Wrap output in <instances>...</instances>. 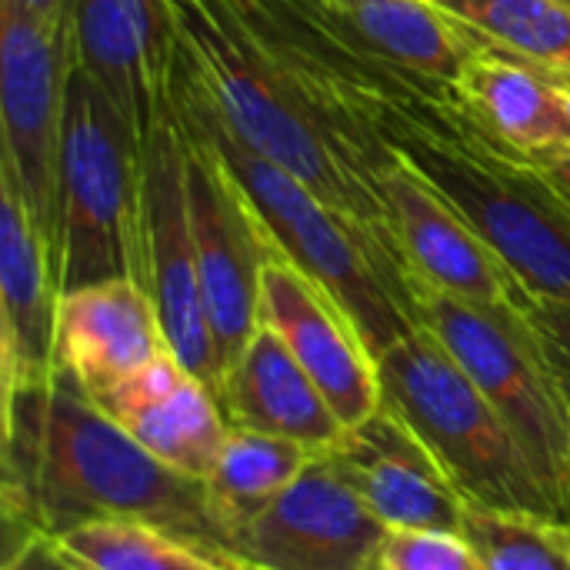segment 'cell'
Returning <instances> with one entry per match:
<instances>
[{"instance_id": "obj_1", "label": "cell", "mask_w": 570, "mask_h": 570, "mask_svg": "<svg viewBox=\"0 0 570 570\" xmlns=\"http://www.w3.org/2000/svg\"><path fill=\"white\" fill-rule=\"evenodd\" d=\"M240 3L291 67L331 150L344 127L381 140L474 227L528 297L570 304V200L481 134L448 83L371 53L311 0Z\"/></svg>"}, {"instance_id": "obj_2", "label": "cell", "mask_w": 570, "mask_h": 570, "mask_svg": "<svg viewBox=\"0 0 570 570\" xmlns=\"http://www.w3.org/2000/svg\"><path fill=\"white\" fill-rule=\"evenodd\" d=\"M3 521L60 538L87 521H144L237 561L207 488L144 451L63 367L3 391Z\"/></svg>"}, {"instance_id": "obj_3", "label": "cell", "mask_w": 570, "mask_h": 570, "mask_svg": "<svg viewBox=\"0 0 570 570\" xmlns=\"http://www.w3.org/2000/svg\"><path fill=\"white\" fill-rule=\"evenodd\" d=\"M164 3L180 60L190 67L227 127L257 154L301 177L331 207L347 214L377 250L411 277L381 207L341 167L311 100L250 10L240 0Z\"/></svg>"}, {"instance_id": "obj_4", "label": "cell", "mask_w": 570, "mask_h": 570, "mask_svg": "<svg viewBox=\"0 0 570 570\" xmlns=\"http://www.w3.org/2000/svg\"><path fill=\"white\" fill-rule=\"evenodd\" d=\"M170 100L180 120L217 150L271 244L334 297L361 331L374 361L421 327L411 277L391 264L347 214L331 207L301 177L244 144L217 114L180 53L174 63Z\"/></svg>"}, {"instance_id": "obj_5", "label": "cell", "mask_w": 570, "mask_h": 570, "mask_svg": "<svg viewBox=\"0 0 570 570\" xmlns=\"http://www.w3.org/2000/svg\"><path fill=\"white\" fill-rule=\"evenodd\" d=\"M377 377L381 404L431 451L468 508L568 521L511 428L431 331L417 327L381 354Z\"/></svg>"}, {"instance_id": "obj_6", "label": "cell", "mask_w": 570, "mask_h": 570, "mask_svg": "<svg viewBox=\"0 0 570 570\" xmlns=\"http://www.w3.org/2000/svg\"><path fill=\"white\" fill-rule=\"evenodd\" d=\"M140 210L144 137L73 63L50 240L60 294L140 274Z\"/></svg>"}, {"instance_id": "obj_7", "label": "cell", "mask_w": 570, "mask_h": 570, "mask_svg": "<svg viewBox=\"0 0 570 570\" xmlns=\"http://www.w3.org/2000/svg\"><path fill=\"white\" fill-rule=\"evenodd\" d=\"M414 314L458 361L534 461L570 521V404L524 317H504L414 281Z\"/></svg>"}, {"instance_id": "obj_8", "label": "cell", "mask_w": 570, "mask_h": 570, "mask_svg": "<svg viewBox=\"0 0 570 570\" xmlns=\"http://www.w3.org/2000/svg\"><path fill=\"white\" fill-rule=\"evenodd\" d=\"M73 63L77 50L70 20L43 23L10 0H0V170L13 177L47 240H53Z\"/></svg>"}, {"instance_id": "obj_9", "label": "cell", "mask_w": 570, "mask_h": 570, "mask_svg": "<svg viewBox=\"0 0 570 570\" xmlns=\"http://www.w3.org/2000/svg\"><path fill=\"white\" fill-rule=\"evenodd\" d=\"M137 281L154 301V311L167 337V351L217 394L220 364L207 327L187 204V134L174 110V100L144 137V210Z\"/></svg>"}, {"instance_id": "obj_10", "label": "cell", "mask_w": 570, "mask_h": 570, "mask_svg": "<svg viewBox=\"0 0 570 570\" xmlns=\"http://www.w3.org/2000/svg\"><path fill=\"white\" fill-rule=\"evenodd\" d=\"M184 134H187V204H190V230L197 250V274H200L207 327L214 337L220 381H224V371L247 351V344L261 331L264 234L244 190L237 187L217 150L187 124Z\"/></svg>"}, {"instance_id": "obj_11", "label": "cell", "mask_w": 570, "mask_h": 570, "mask_svg": "<svg viewBox=\"0 0 570 570\" xmlns=\"http://www.w3.org/2000/svg\"><path fill=\"white\" fill-rule=\"evenodd\" d=\"M384 534V521L317 454L237 531L234 551L257 570H374Z\"/></svg>"}, {"instance_id": "obj_12", "label": "cell", "mask_w": 570, "mask_h": 570, "mask_svg": "<svg viewBox=\"0 0 570 570\" xmlns=\"http://www.w3.org/2000/svg\"><path fill=\"white\" fill-rule=\"evenodd\" d=\"M261 327L284 341L294 361L331 401L344 428L367 421L381 407L377 361L361 331L331 294H324L271 244L267 234L261 271Z\"/></svg>"}, {"instance_id": "obj_13", "label": "cell", "mask_w": 570, "mask_h": 570, "mask_svg": "<svg viewBox=\"0 0 570 570\" xmlns=\"http://www.w3.org/2000/svg\"><path fill=\"white\" fill-rule=\"evenodd\" d=\"M387 531H461L464 501L431 451L384 404L321 454Z\"/></svg>"}, {"instance_id": "obj_14", "label": "cell", "mask_w": 570, "mask_h": 570, "mask_svg": "<svg viewBox=\"0 0 570 570\" xmlns=\"http://www.w3.org/2000/svg\"><path fill=\"white\" fill-rule=\"evenodd\" d=\"M77 63L140 137L170 107L177 37L164 0H70Z\"/></svg>"}, {"instance_id": "obj_15", "label": "cell", "mask_w": 570, "mask_h": 570, "mask_svg": "<svg viewBox=\"0 0 570 570\" xmlns=\"http://www.w3.org/2000/svg\"><path fill=\"white\" fill-rule=\"evenodd\" d=\"M60 284L53 250L13 177L0 170V381L3 391L47 384L57 371Z\"/></svg>"}, {"instance_id": "obj_16", "label": "cell", "mask_w": 570, "mask_h": 570, "mask_svg": "<svg viewBox=\"0 0 570 570\" xmlns=\"http://www.w3.org/2000/svg\"><path fill=\"white\" fill-rule=\"evenodd\" d=\"M164 354L160 317L137 277H114L60 294L57 367L94 401H104Z\"/></svg>"}, {"instance_id": "obj_17", "label": "cell", "mask_w": 570, "mask_h": 570, "mask_svg": "<svg viewBox=\"0 0 570 570\" xmlns=\"http://www.w3.org/2000/svg\"><path fill=\"white\" fill-rule=\"evenodd\" d=\"M97 404L144 451L197 481H207L230 434L217 394L170 351Z\"/></svg>"}, {"instance_id": "obj_18", "label": "cell", "mask_w": 570, "mask_h": 570, "mask_svg": "<svg viewBox=\"0 0 570 570\" xmlns=\"http://www.w3.org/2000/svg\"><path fill=\"white\" fill-rule=\"evenodd\" d=\"M458 107L504 154L538 164L570 150L568 87L491 43H478L461 73L448 83Z\"/></svg>"}, {"instance_id": "obj_19", "label": "cell", "mask_w": 570, "mask_h": 570, "mask_svg": "<svg viewBox=\"0 0 570 570\" xmlns=\"http://www.w3.org/2000/svg\"><path fill=\"white\" fill-rule=\"evenodd\" d=\"M217 401L230 428L287 438L314 454L331 451L347 431L311 374L267 327L224 371Z\"/></svg>"}, {"instance_id": "obj_20", "label": "cell", "mask_w": 570, "mask_h": 570, "mask_svg": "<svg viewBox=\"0 0 570 570\" xmlns=\"http://www.w3.org/2000/svg\"><path fill=\"white\" fill-rule=\"evenodd\" d=\"M371 53L451 83L481 37L438 0H311Z\"/></svg>"}, {"instance_id": "obj_21", "label": "cell", "mask_w": 570, "mask_h": 570, "mask_svg": "<svg viewBox=\"0 0 570 570\" xmlns=\"http://www.w3.org/2000/svg\"><path fill=\"white\" fill-rule=\"evenodd\" d=\"M314 458L317 454L297 441L230 428L227 444H224L214 471L204 481L210 508H214L217 521L224 524V531L230 534V541L287 484H294Z\"/></svg>"}, {"instance_id": "obj_22", "label": "cell", "mask_w": 570, "mask_h": 570, "mask_svg": "<svg viewBox=\"0 0 570 570\" xmlns=\"http://www.w3.org/2000/svg\"><path fill=\"white\" fill-rule=\"evenodd\" d=\"M484 43L570 90V0H438Z\"/></svg>"}, {"instance_id": "obj_23", "label": "cell", "mask_w": 570, "mask_h": 570, "mask_svg": "<svg viewBox=\"0 0 570 570\" xmlns=\"http://www.w3.org/2000/svg\"><path fill=\"white\" fill-rule=\"evenodd\" d=\"M57 548L80 570H240L164 528L144 521H87L60 538Z\"/></svg>"}, {"instance_id": "obj_24", "label": "cell", "mask_w": 570, "mask_h": 570, "mask_svg": "<svg viewBox=\"0 0 570 570\" xmlns=\"http://www.w3.org/2000/svg\"><path fill=\"white\" fill-rule=\"evenodd\" d=\"M461 534L488 570H570V521L564 518L464 508Z\"/></svg>"}, {"instance_id": "obj_25", "label": "cell", "mask_w": 570, "mask_h": 570, "mask_svg": "<svg viewBox=\"0 0 570 570\" xmlns=\"http://www.w3.org/2000/svg\"><path fill=\"white\" fill-rule=\"evenodd\" d=\"M374 570H488L461 531H387Z\"/></svg>"}, {"instance_id": "obj_26", "label": "cell", "mask_w": 570, "mask_h": 570, "mask_svg": "<svg viewBox=\"0 0 570 570\" xmlns=\"http://www.w3.org/2000/svg\"><path fill=\"white\" fill-rule=\"evenodd\" d=\"M521 317L528 321L534 344L541 351V361L548 364L551 377L558 381L564 401L570 404V304L524 294Z\"/></svg>"}, {"instance_id": "obj_27", "label": "cell", "mask_w": 570, "mask_h": 570, "mask_svg": "<svg viewBox=\"0 0 570 570\" xmlns=\"http://www.w3.org/2000/svg\"><path fill=\"white\" fill-rule=\"evenodd\" d=\"M3 570H80L47 534H23L7 544Z\"/></svg>"}, {"instance_id": "obj_28", "label": "cell", "mask_w": 570, "mask_h": 570, "mask_svg": "<svg viewBox=\"0 0 570 570\" xmlns=\"http://www.w3.org/2000/svg\"><path fill=\"white\" fill-rule=\"evenodd\" d=\"M10 3L27 10V13H33L43 23H67L70 20V13H67L70 0H10Z\"/></svg>"}, {"instance_id": "obj_29", "label": "cell", "mask_w": 570, "mask_h": 570, "mask_svg": "<svg viewBox=\"0 0 570 570\" xmlns=\"http://www.w3.org/2000/svg\"><path fill=\"white\" fill-rule=\"evenodd\" d=\"M564 197L570 200V150H561V154H551V157H544V160H538L534 164Z\"/></svg>"}, {"instance_id": "obj_30", "label": "cell", "mask_w": 570, "mask_h": 570, "mask_svg": "<svg viewBox=\"0 0 570 570\" xmlns=\"http://www.w3.org/2000/svg\"><path fill=\"white\" fill-rule=\"evenodd\" d=\"M240 570H257V568H250V564H244V568H240Z\"/></svg>"}, {"instance_id": "obj_31", "label": "cell", "mask_w": 570, "mask_h": 570, "mask_svg": "<svg viewBox=\"0 0 570 570\" xmlns=\"http://www.w3.org/2000/svg\"><path fill=\"white\" fill-rule=\"evenodd\" d=\"M568 104H570V90H568Z\"/></svg>"}]
</instances>
